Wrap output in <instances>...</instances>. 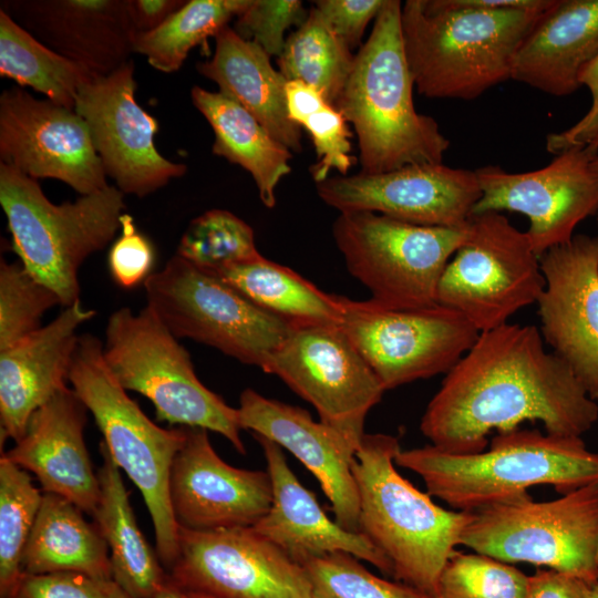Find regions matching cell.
<instances>
[{"label":"cell","instance_id":"6da1fadb","mask_svg":"<svg viewBox=\"0 0 598 598\" xmlns=\"http://www.w3.org/2000/svg\"><path fill=\"white\" fill-rule=\"evenodd\" d=\"M536 420L548 434L581 437L598 421V404L571 369L545 350L535 326L507 322L480 332L445 373L420 429L436 448L471 454L486 448L493 430Z\"/></svg>","mask_w":598,"mask_h":598},{"label":"cell","instance_id":"7a4b0ae2","mask_svg":"<svg viewBox=\"0 0 598 598\" xmlns=\"http://www.w3.org/2000/svg\"><path fill=\"white\" fill-rule=\"evenodd\" d=\"M555 2L492 9L461 0L405 1L402 40L417 92L470 101L511 79L519 45Z\"/></svg>","mask_w":598,"mask_h":598},{"label":"cell","instance_id":"3957f363","mask_svg":"<svg viewBox=\"0 0 598 598\" xmlns=\"http://www.w3.org/2000/svg\"><path fill=\"white\" fill-rule=\"evenodd\" d=\"M401 11V1L385 0L334 104L353 126L364 174L440 164L450 147L436 121L414 106Z\"/></svg>","mask_w":598,"mask_h":598},{"label":"cell","instance_id":"277c9868","mask_svg":"<svg viewBox=\"0 0 598 598\" xmlns=\"http://www.w3.org/2000/svg\"><path fill=\"white\" fill-rule=\"evenodd\" d=\"M398 466L416 473L430 496L462 512L524 496L550 485L564 495L598 483V453L579 436L515 429L497 433L488 450L453 454L433 445L400 450Z\"/></svg>","mask_w":598,"mask_h":598},{"label":"cell","instance_id":"5b68a950","mask_svg":"<svg viewBox=\"0 0 598 598\" xmlns=\"http://www.w3.org/2000/svg\"><path fill=\"white\" fill-rule=\"evenodd\" d=\"M400 450L393 435H363L352 462L359 532L390 560L396 581L435 598L471 512L447 511L404 478L394 462Z\"/></svg>","mask_w":598,"mask_h":598},{"label":"cell","instance_id":"8992f818","mask_svg":"<svg viewBox=\"0 0 598 598\" xmlns=\"http://www.w3.org/2000/svg\"><path fill=\"white\" fill-rule=\"evenodd\" d=\"M69 382L94 416L113 461L140 489L153 522L155 550L169 570L178 554L179 527L169 476L186 426L163 429L151 421L107 367L102 342L90 333L79 338Z\"/></svg>","mask_w":598,"mask_h":598},{"label":"cell","instance_id":"52a82bcc","mask_svg":"<svg viewBox=\"0 0 598 598\" xmlns=\"http://www.w3.org/2000/svg\"><path fill=\"white\" fill-rule=\"evenodd\" d=\"M0 204L25 270L53 290L64 308L79 301V269L121 229L124 194L109 185L55 205L37 179L1 163Z\"/></svg>","mask_w":598,"mask_h":598},{"label":"cell","instance_id":"ba28073f","mask_svg":"<svg viewBox=\"0 0 598 598\" xmlns=\"http://www.w3.org/2000/svg\"><path fill=\"white\" fill-rule=\"evenodd\" d=\"M103 354L126 391L152 402L157 420L219 433L246 453L238 409L200 382L187 350L150 307L138 313L123 307L109 317Z\"/></svg>","mask_w":598,"mask_h":598},{"label":"cell","instance_id":"9c48e42d","mask_svg":"<svg viewBox=\"0 0 598 598\" xmlns=\"http://www.w3.org/2000/svg\"><path fill=\"white\" fill-rule=\"evenodd\" d=\"M460 545L598 581V483L535 502L529 494L471 512Z\"/></svg>","mask_w":598,"mask_h":598},{"label":"cell","instance_id":"30bf717a","mask_svg":"<svg viewBox=\"0 0 598 598\" xmlns=\"http://www.w3.org/2000/svg\"><path fill=\"white\" fill-rule=\"evenodd\" d=\"M467 234L468 223L420 226L372 212L339 213L332 225L349 274L370 300L392 309L436 305L442 274Z\"/></svg>","mask_w":598,"mask_h":598},{"label":"cell","instance_id":"8fae6325","mask_svg":"<svg viewBox=\"0 0 598 598\" xmlns=\"http://www.w3.org/2000/svg\"><path fill=\"white\" fill-rule=\"evenodd\" d=\"M144 287L146 306L177 339L209 346L262 371L292 328L178 255L151 274Z\"/></svg>","mask_w":598,"mask_h":598},{"label":"cell","instance_id":"7c38bea8","mask_svg":"<svg viewBox=\"0 0 598 598\" xmlns=\"http://www.w3.org/2000/svg\"><path fill=\"white\" fill-rule=\"evenodd\" d=\"M544 288L539 256L526 231L502 213L485 212L471 215L467 237L442 274L436 300L483 332L536 303Z\"/></svg>","mask_w":598,"mask_h":598},{"label":"cell","instance_id":"4fadbf2b","mask_svg":"<svg viewBox=\"0 0 598 598\" xmlns=\"http://www.w3.org/2000/svg\"><path fill=\"white\" fill-rule=\"evenodd\" d=\"M341 329L383 389L447 373L480 331L460 312L436 303L392 309L341 297Z\"/></svg>","mask_w":598,"mask_h":598},{"label":"cell","instance_id":"5bb4252c","mask_svg":"<svg viewBox=\"0 0 598 598\" xmlns=\"http://www.w3.org/2000/svg\"><path fill=\"white\" fill-rule=\"evenodd\" d=\"M264 372L282 380L357 452L370 410L385 391L338 324H292Z\"/></svg>","mask_w":598,"mask_h":598},{"label":"cell","instance_id":"9a60e30c","mask_svg":"<svg viewBox=\"0 0 598 598\" xmlns=\"http://www.w3.org/2000/svg\"><path fill=\"white\" fill-rule=\"evenodd\" d=\"M168 575L185 590L212 598H313L306 568L254 527H178Z\"/></svg>","mask_w":598,"mask_h":598},{"label":"cell","instance_id":"2e32d148","mask_svg":"<svg viewBox=\"0 0 598 598\" xmlns=\"http://www.w3.org/2000/svg\"><path fill=\"white\" fill-rule=\"evenodd\" d=\"M590 146L569 148L545 167L512 173L487 165L475 171L481 197L472 214L515 212L529 221L526 230L534 251L569 241L579 223L598 212V175Z\"/></svg>","mask_w":598,"mask_h":598},{"label":"cell","instance_id":"e0dca14e","mask_svg":"<svg viewBox=\"0 0 598 598\" xmlns=\"http://www.w3.org/2000/svg\"><path fill=\"white\" fill-rule=\"evenodd\" d=\"M134 70L131 60L92 78L79 90L74 110L87 125L106 176L124 195L145 197L183 176L187 167L157 151L158 123L135 99Z\"/></svg>","mask_w":598,"mask_h":598},{"label":"cell","instance_id":"ac0fdd59","mask_svg":"<svg viewBox=\"0 0 598 598\" xmlns=\"http://www.w3.org/2000/svg\"><path fill=\"white\" fill-rule=\"evenodd\" d=\"M0 158L33 179H59L81 195L109 186L80 114L19 86L0 95Z\"/></svg>","mask_w":598,"mask_h":598},{"label":"cell","instance_id":"d6986e66","mask_svg":"<svg viewBox=\"0 0 598 598\" xmlns=\"http://www.w3.org/2000/svg\"><path fill=\"white\" fill-rule=\"evenodd\" d=\"M316 189L339 213L372 212L432 227L465 226L482 194L475 171L443 163L331 176L316 184Z\"/></svg>","mask_w":598,"mask_h":598},{"label":"cell","instance_id":"ffe728a7","mask_svg":"<svg viewBox=\"0 0 598 598\" xmlns=\"http://www.w3.org/2000/svg\"><path fill=\"white\" fill-rule=\"evenodd\" d=\"M543 339L598 400V236L575 235L539 256Z\"/></svg>","mask_w":598,"mask_h":598},{"label":"cell","instance_id":"44dd1931","mask_svg":"<svg viewBox=\"0 0 598 598\" xmlns=\"http://www.w3.org/2000/svg\"><path fill=\"white\" fill-rule=\"evenodd\" d=\"M169 501L179 527H252L270 509L272 484L267 471L237 468L224 462L207 430L186 427V440L171 470Z\"/></svg>","mask_w":598,"mask_h":598},{"label":"cell","instance_id":"7402d4cb","mask_svg":"<svg viewBox=\"0 0 598 598\" xmlns=\"http://www.w3.org/2000/svg\"><path fill=\"white\" fill-rule=\"evenodd\" d=\"M241 430L275 442L289 451L318 480L331 503L334 520L359 532V492L352 472L355 451L329 425L315 421L299 406L268 399L245 389L239 399Z\"/></svg>","mask_w":598,"mask_h":598},{"label":"cell","instance_id":"603a6c76","mask_svg":"<svg viewBox=\"0 0 598 598\" xmlns=\"http://www.w3.org/2000/svg\"><path fill=\"white\" fill-rule=\"evenodd\" d=\"M1 10L51 50L104 76L131 61L127 0H8Z\"/></svg>","mask_w":598,"mask_h":598},{"label":"cell","instance_id":"cb8c5ba5","mask_svg":"<svg viewBox=\"0 0 598 598\" xmlns=\"http://www.w3.org/2000/svg\"><path fill=\"white\" fill-rule=\"evenodd\" d=\"M94 315L79 300L48 324L0 351L1 445L8 437L18 442L32 414L68 386L80 338L78 329Z\"/></svg>","mask_w":598,"mask_h":598},{"label":"cell","instance_id":"d4e9b609","mask_svg":"<svg viewBox=\"0 0 598 598\" xmlns=\"http://www.w3.org/2000/svg\"><path fill=\"white\" fill-rule=\"evenodd\" d=\"M86 412L66 386L32 414L24 435L1 455L33 473L44 493L60 495L92 516L100 484L84 440Z\"/></svg>","mask_w":598,"mask_h":598},{"label":"cell","instance_id":"484cf974","mask_svg":"<svg viewBox=\"0 0 598 598\" xmlns=\"http://www.w3.org/2000/svg\"><path fill=\"white\" fill-rule=\"evenodd\" d=\"M252 435L262 448L272 484L270 509L252 527L301 565L341 551L392 576L390 560L363 534L350 532L329 518L315 495L291 471L282 448L270 440Z\"/></svg>","mask_w":598,"mask_h":598},{"label":"cell","instance_id":"4316f807","mask_svg":"<svg viewBox=\"0 0 598 598\" xmlns=\"http://www.w3.org/2000/svg\"><path fill=\"white\" fill-rule=\"evenodd\" d=\"M597 54L598 0H556L519 45L511 79L549 95H570Z\"/></svg>","mask_w":598,"mask_h":598},{"label":"cell","instance_id":"83f0119b","mask_svg":"<svg viewBox=\"0 0 598 598\" xmlns=\"http://www.w3.org/2000/svg\"><path fill=\"white\" fill-rule=\"evenodd\" d=\"M197 71L215 82L219 92L236 101L276 138L300 152L301 131L287 113L288 80L270 63V56L254 41L245 40L231 27L215 37V50Z\"/></svg>","mask_w":598,"mask_h":598},{"label":"cell","instance_id":"f1b7e54d","mask_svg":"<svg viewBox=\"0 0 598 598\" xmlns=\"http://www.w3.org/2000/svg\"><path fill=\"white\" fill-rule=\"evenodd\" d=\"M100 453V496L92 516L109 547L112 579L132 598H152L168 574L137 526L120 468L103 441Z\"/></svg>","mask_w":598,"mask_h":598},{"label":"cell","instance_id":"f546056e","mask_svg":"<svg viewBox=\"0 0 598 598\" xmlns=\"http://www.w3.org/2000/svg\"><path fill=\"white\" fill-rule=\"evenodd\" d=\"M194 106L213 128V153L246 169L267 208L276 205V187L291 172L290 150L279 143L246 109L221 92L190 91Z\"/></svg>","mask_w":598,"mask_h":598},{"label":"cell","instance_id":"4dcf8cb0","mask_svg":"<svg viewBox=\"0 0 598 598\" xmlns=\"http://www.w3.org/2000/svg\"><path fill=\"white\" fill-rule=\"evenodd\" d=\"M69 499L44 493L22 555L24 574L76 573L112 578L109 547Z\"/></svg>","mask_w":598,"mask_h":598},{"label":"cell","instance_id":"1f68e13d","mask_svg":"<svg viewBox=\"0 0 598 598\" xmlns=\"http://www.w3.org/2000/svg\"><path fill=\"white\" fill-rule=\"evenodd\" d=\"M206 272L260 309L291 324H341L343 306L340 296L322 291L298 272L261 254Z\"/></svg>","mask_w":598,"mask_h":598},{"label":"cell","instance_id":"d6a6232c","mask_svg":"<svg viewBox=\"0 0 598 598\" xmlns=\"http://www.w3.org/2000/svg\"><path fill=\"white\" fill-rule=\"evenodd\" d=\"M0 75L74 109L81 86L94 78L80 64L48 48L0 9Z\"/></svg>","mask_w":598,"mask_h":598},{"label":"cell","instance_id":"836d02e7","mask_svg":"<svg viewBox=\"0 0 598 598\" xmlns=\"http://www.w3.org/2000/svg\"><path fill=\"white\" fill-rule=\"evenodd\" d=\"M354 54L320 12L310 8L305 22L287 39L277 59L288 81L316 87L334 106L350 75Z\"/></svg>","mask_w":598,"mask_h":598},{"label":"cell","instance_id":"e575fe53","mask_svg":"<svg viewBox=\"0 0 598 598\" xmlns=\"http://www.w3.org/2000/svg\"><path fill=\"white\" fill-rule=\"evenodd\" d=\"M249 0H189L161 27L136 33L133 50L156 70L172 73L181 69L188 53L216 37L248 6Z\"/></svg>","mask_w":598,"mask_h":598},{"label":"cell","instance_id":"d590c367","mask_svg":"<svg viewBox=\"0 0 598 598\" xmlns=\"http://www.w3.org/2000/svg\"><path fill=\"white\" fill-rule=\"evenodd\" d=\"M286 104L289 120L303 127L313 143L317 162L310 173L315 183L326 181L331 172L348 175L357 158L350 155L352 133L341 112L301 81L287 82Z\"/></svg>","mask_w":598,"mask_h":598},{"label":"cell","instance_id":"8d00e7d4","mask_svg":"<svg viewBox=\"0 0 598 598\" xmlns=\"http://www.w3.org/2000/svg\"><path fill=\"white\" fill-rule=\"evenodd\" d=\"M43 495L29 473L0 458V598L7 597L23 576L22 555Z\"/></svg>","mask_w":598,"mask_h":598},{"label":"cell","instance_id":"74e56055","mask_svg":"<svg viewBox=\"0 0 598 598\" xmlns=\"http://www.w3.org/2000/svg\"><path fill=\"white\" fill-rule=\"evenodd\" d=\"M176 255L205 271H213L260 252L247 223L228 210L210 209L189 223Z\"/></svg>","mask_w":598,"mask_h":598},{"label":"cell","instance_id":"f35d334b","mask_svg":"<svg viewBox=\"0 0 598 598\" xmlns=\"http://www.w3.org/2000/svg\"><path fill=\"white\" fill-rule=\"evenodd\" d=\"M528 576L508 563L455 550L437 582L435 598H525Z\"/></svg>","mask_w":598,"mask_h":598},{"label":"cell","instance_id":"ab89813d","mask_svg":"<svg viewBox=\"0 0 598 598\" xmlns=\"http://www.w3.org/2000/svg\"><path fill=\"white\" fill-rule=\"evenodd\" d=\"M302 566L313 598H431L409 585L375 576L347 553L327 554Z\"/></svg>","mask_w":598,"mask_h":598},{"label":"cell","instance_id":"60d3db41","mask_svg":"<svg viewBox=\"0 0 598 598\" xmlns=\"http://www.w3.org/2000/svg\"><path fill=\"white\" fill-rule=\"evenodd\" d=\"M58 295L33 278L21 262L0 264V351L41 328V318Z\"/></svg>","mask_w":598,"mask_h":598},{"label":"cell","instance_id":"b9f144b4","mask_svg":"<svg viewBox=\"0 0 598 598\" xmlns=\"http://www.w3.org/2000/svg\"><path fill=\"white\" fill-rule=\"evenodd\" d=\"M299 0H249L235 19L234 30L245 40L257 43L269 56L283 50L286 31L300 27L307 19Z\"/></svg>","mask_w":598,"mask_h":598},{"label":"cell","instance_id":"7bdbcfd3","mask_svg":"<svg viewBox=\"0 0 598 598\" xmlns=\"http://www.w3.org/2000/svg\"><path fill=\"white\" fill-rule=\"evenodd\" d=\"M4 598H132L112 578L76 573L23 574Z\"/></svg>","mask_w":598,"mask_h":598},{"label":"cell","instance_id":"ee69618b","mask_svg":"<svg viewBox=\"0 0 598 598\" xmlns=\"http://www.w3.org/2000/svg\"><path fill=\"white\" fill-rule=\"evenodd\" d=\"M154 249L150 240L138 233L131 215L121 218V236L109 254V268L113 280L123 289L144 282L154 264Z\"/></svg>","mask_w":598,"mask_h":598},{"label":"cell","instance_id":"f6af8a7d","mask_svg":"<svg viewBox=\"0 0 598 598\" xmlns=\"http://www.w3.org/2000/svg\"><path fill=\"white\" fill-rule=\"evenodd\" d=\"M385 0H318L315 8L352 50L359 45L369 22L375 20Z\"/></svg>","mask_w":598,"mask_h":598},{"label":"cell","instance_id":"bcb514c9","mask_svg":"<svg viewBox=\"0 0 598 598\" xmlns=\"http://www.w3.org/2000/svg\"><path fill=\"white\" fill-rule=\"evenodd\" d=\"M579 83L590 93V107L569 128L547 135L546 150L555 156L569 148L588 145L598 133V54L581 71Z\"/></svg>","mask_w":598,"mask_h":598},{"label":"cell","instance_id":"7dc6e473","mask_svg":"<svg viewBox=\"0 0 598 598\" xmlns=\"http://www.w3.org/2000/svg\"><path fill=\"white\" fill-rule=\"evenodd\" d=\"M590 586L571 574L537 569L528 576L525 598H587Z\"/></svg>","mask_w":598,"mask_h":598},{"label":"cell","instance_id":"c3c4849f","mask_svg":"<svg viewBox=\"0 0 598 598\" xmlns=\"http://www.w3.org/2000/svg\"><path fill=\"white\" fill-rule=\"evenodd\" d=\"M185 2L184 0H127L135 34L157 29Z\"/></svg>","mask_w":598,"mask_h":598},{"label":"cell","instance_id":"681fc988","mask_svg":"<svg viewBox=\"0 0 598 598\" xmlns=\"http://www.w3.org/2000/svg\"><path fill=\"white\" fill-rule=\"evenodd\" d=\"M152 598H192L188 592L167 575Z\"/></svg>","mask_w":598,"mask_h":598},{"label":"cell","instance_id":"f907efd6","mask_svg":"<svg viewBox=\"0 0 598 598\" xmlns=\"http://www.w3.org/2000/svg\"><path fill=\"white\" fill-rule=\"evenodd\" d=\"M587 598H598V581L590 586Z\"/></svg>","mask_w":598,"mask_h":598},{"label":"cell","instance_id":"816d5d0a","mask_svg":"<svg viewBox=\"0 0 598 598\" xmlns=\"http://www.w3.org/2000/svg\"><path fill=\"white\" fill-rule=\"evenodd\" d=\"M591 168L598 175V154L594 157V159L591 162ZM596 216H598V212H597Z\"/></svg>","mask_w":598,"mask_h":598},{"label":"cell","instance_id":"f5cc1de1","mask_svg":"<svg viewBox=\"0 0 598 598\" xmlns=\"http://www.w3.org/2000/svg\"><path fill=\"white\" fill-rule=\"evenodd\" d=\"M588 146H590V147L594 148L595 151H598V133H597L596 136L591 140V142L588 144Z\"/></svg>","mask_w":598,"mask_h":598},{"label":"cell","instance_id":"db71d44e","mask_svg":"<svg viewBox=\"0 0 598 598\" xmlns=\"http://www.w3.org/2000/svg\"><path fill=\"white\" fill-rule=\"evenodd\" d=\"M187 591V590H186ZM188 595L192 597V598H212L209 596H206V595H202V594H196V592H190V591H187Z\"/></svg>","mask_w":598,"mask_h":598},{"label":"cell","instance_id":"11a10c76","mask_svg":"<svg viewBox=\"0 0 598 598\" xmlns=\"http://www.w3.org/2000/svg\"><path fill=\"white\" fill-rule=\"evenodd\" d=\"M596 217H597V224H598V216H596Z\"/></svg>","mask_w":598,"mask_h":598}]
</instances>
